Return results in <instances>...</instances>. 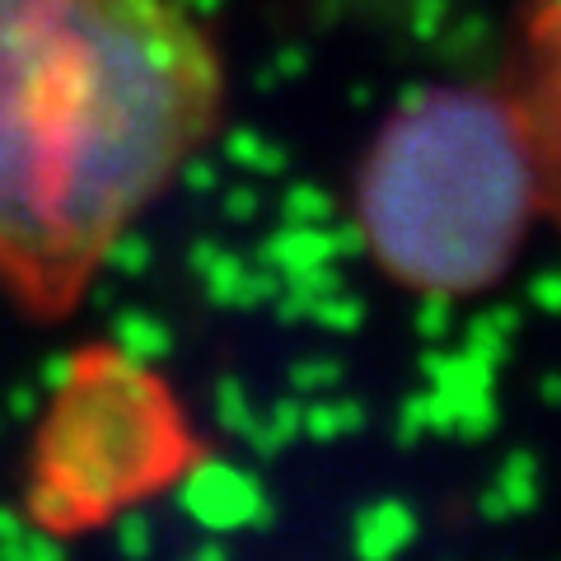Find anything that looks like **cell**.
I'll return each instance as SVG.
<instances>
[{
  "label": "cell",
  "mask_w": 561,
  "mask_h": 561,
  "mask_svg": "<svg viewBox=\"0 0 561 561\" xmlns=\"http://www.w3.org/2000/svg\"><path fill=\"white\" fill-rule=\"evenodd\" d=\"M351 253H360L351 225L342 230L337 220L332 225H290V220H280L276 230L262 239L257 262H267V267L280 272V280H286V276H300V272H313V267H332V262H342Z\"/></svg>",
  "instance_id": "52a82bcc"
},
{
  "label": "cell",
  "mask_w": 561,
  "mask_h": 561,
  "mask_svg": "<svg viewBox=\"0 0 561 561\" xmlns=\"http://www.w3.org/2000/svg\"><path fill=\"white\" fill-rule=\"evenodd\" d=\"M342 379H346V365L332 360V356H305V360L290 365V393L319 398V393L342 389Z\"/></svg>",
  "instance_id": "7402d4cb"
},
{
  "label": "cell",
  "mask_w": 561,
  "mask_h": 561,
  "mask_svg": "<svg viewBox=\"0 0 561 561\" xmlns=\"http://www.w3.org/2000/svg\"><path fill=\"white\" fill-rule=\"evenodd\" d=\"M529 300L542 313H561V272H538L529 280Z\"/></svg>",
  "instance_id": "83f0119b"
},
{
  "label": "cell",
  "mask_w": 561,
  "mask_h": 561,
  "mask_svg": "<svg viewBox=\"0 0 561 561\" xmlns=\"http://www.w3.org/2000/svg\"><path fill=\"white\" fill-rule=\"evenodd\" d=\"M365 426V408L356 398H332V393H319L300 412V435L313 445H337L346 435H356Z\"/></svg>",
  "instance_id": "5bb4252c"
},
{
  "label": "cell",
  "mask_w": 561,
  "mask_h": 561,
  "mask_svg": "<svg viewBox=\"0 0 561 561\" xmlns=\"http://www.w3.org/2000/svg\"><path fill=\"white\" fill-rule=\"evenodd\" d=\"M262 179H249V183H225L220 187V206H225V220L230 225H253L262 216Z\"/></svg>",
  "instance_id": "cb8c5ba5"
},
{
  "label": "cell",
  "mask_w": 561,
  "mask_h": 561,
  "mask_svg": "<svg viewBox=\"0 0 561 561\" xmlns=\"http://www.w3.org/2000/svg\"><path fill=\"white\" fill-rule=\"evenodd\" d=\"M183 515L197 524L202 534H249V529H272V501L262 482L249 468H239L230 459H216L206 454L187 468V478L173 486Z\"/></svg>",
  "instance_id": "5b68a950"
},
{
  "label": "cell",
  "mask_w": 561,
  "mask_h": 561,
  "mask_svg": "<svg viewBox=\"0 0 561 561\" xmlns=\"http://www.w3.org/2000/svg\"><path fill=\"white\" fill-rule=\"evenodd\" d=\"M38 408L20 515L61 542L169 496L210 454L169 379L117 342H84L51 360Z\"/></svg>",
  "instance_id": "3957f363"
},
{
  "label": "cell",
  "mask_w": 561,
  "mask_h": 561,
  "mask_svg": "<svg viewBox=\"0 0 561 561\" xmlns=\"http://www.w3.org/2000/svg\"><path fill=\"white\" fill-rule=\"evenodd\" d=\"M179 183H187L197 197H210V192L225 187V160H210V154L192 150L183 160V169H179Z\"/></svg>",
  "instance_id": "d4e9b609"
},
{
  "label": "cell",
  "mask_w": 561,
  "mask_h": 561,
  "mask_svg": "<svg viewBox=\"0 0 561 561\" xmlns=\"http://www.w3.org/2000/svg\"><path fill=\"white\" fill-rule=\"evenodd\" d=\"M300 412H305L300 393L272 402V408L257 416V426L249 435V449L262 454V459H276V454H286L295 440H300Z\"/></svg>",
  "instance_id": "2e32d148"
},
{
  "label": "cell",
  "mask_w": 561,
  "mask_h": 561,
  "mask_svg": "<svg viewBox=\"0 0 561 561\" xmlns=\"http://www.w3.org/2000/svg\"><path fill=\"white\" fill-rule=\"evenodd\" d=\"M280 220L290 225H332L337 220V197L319 183H290L280 192Z\"/></svg>",
  "instance_id": "ac0fdd59"
},
{
  "label": "cell",
  "mask_w": 561,
  "mask_h": 561,
  "mask_svg": "<svg viewBox=\"0 0 561 561\" xmlns=\"http://www.w3.org/2000/svg\"><path fill=\"white\" fill-rule=\"evenodd\" d=\"M150 262H154V243L140 225L117 230L108 239V249H103V272H117V276H140V272H150Z\"/></svg>",
  "instance_id": "d6986e66"
},
{
  "label": "cell",
  "mask_w": 561,
  "mask_h": 561,
  "mask_svg": "<svg viewBox=\"0 0 561 561\" xmlns=\"http://www.w3.org/2000/svg\"><path fill=\"white\" fill-rule=\"evenodd\" d=\"M216 416H220V426L234 435V440H243L249 445V435H253V426H257V416H262V408L253 402V393H249V383L243 379H234V375H225L220 383H216Z\"/></svg>",
  "instance_id": "e0dca14e"
},
{
  "label": "cell",
  "mask_w": 561,
  "mask_h": 561,
  "mask_svg": "<svg viewBox=\"0 0 561 561\" xmlns=\"http://www.w3.org/2000/svg\"><path fill=\"white\" fill-rule=\"evenodd\" d=\"M435 435H454V398L440 389H426L416 398H402V408L393 416V440L398 449H412Z\"/></svg>",
  "instance_id": "8fae6325"
},
{
  "label": "cell",
  "mask_w": 561,
  "mask_h": 561,
  "mask_svg": "<svg viewBox=\"0 0 561 561\" xmlns=\"http://www.w3.org/2000/svg\"><path fill=\"white\" fill-rule=\"evenodd\" d=\"M505 84L519 99L542 164V220L561 230V0H524Z\"/></svg>",
  "instance_id": "277c9868"
},
{
  "label": "cell",
  "mask_w": 561,
  "mask_h": 561,
  "mask_svg": "<svg viewBox=\"0 0 561 561\" xmlns=\"http://www.w3.org/2000/svg\"><path fill=\"white\" fill-rule=\"evenodd\" d=\"M61 552L66 542L43 534L38 524H28L20 505H0V561H51Z\"/></svg>",
  "instance_id": "9a60e30c"
},
{
  "label": "cell",
  "mask_w": 561,
  "mask_h": 561,
  "mask_svg": "<svg viewBox=\"0 0 561 561\" xmlns=\"http://www.w3.org/2000/svg\"><path fill=\"white\" fill-rule=\"evenodd\" d=\"M220 108L216 38L179 0H0V295L76 313Z\"/></svg>",
  "instance_id": "6da1fadb"
},
{
  "label": "cell",
  "mask_w": 561,
  "mask_h": 561,
  "mask_svg": "<svg viewBox=\"0 0 561 561\" xmlns=\"http://www.w3.org/2000/svg\"><path fill=\"white\" fill-rule=\"evenodd\" d=\"M305 66H309V51H300V47H280L276 57H272V66L262 70V84L267 90H276V84H290V80H300L305 76Z\"/></svg>",
  "instance_id": "4316f807"
},
{
  "label": "cell",
  "mask_w": 561,
  "mask_h": 561,
  "mask_svg": "<svg viewBox=\"0 0 561 561\" xmlns=\"http://www.w3.org/2000/svg\"><path fill=\"white\" fill-rule=\"evenodd\" d=\"M519 328H524V309H515V305H486L482 313H472V319L463 323L459 337H463V351H472L478 360H486V365H496V370H501V360L511 356Z\"/></svg>",
  "instance_id": "30bf717a"
},
{
  "label": "cell",
  "mask_w": 561,
  "mask_h": 561,
  "mask_svg": "<svg viewBox=\"0 0 561 561\" xmlns=\"http://www.w3.org/2000/svg\"><path fill=\"white\" fill-rule=\"evenodd\" d=\"M538 220L542 164L505 80L402 94L351 183L360 253L412 295L496 290Z\"/></svg>",
  "instance_id": "7a4b0ae2"
},
{
  "label": "cell",
  "mask_w": 561,
  "mask_h": 561,
  "mask_svg": "<svg viewBox=\"0 0 561 561\" xmlns=\"http://www.w3.org/2000/svg\"><path fill=\"white\" fill-rule=\"evenodd\" d=\"M538 496H542L538 459H534L529 449H515V454H505L501 468H496V478H491L486 496H482V515L491 524L515 519V515H529L534 505H538Z\"/></svg>",
  "instance_id": "9c48e42d"
},
{
  "label": "cell",
  "mask_w": 561,
  "mask_h": 561,
  "mask_svg": "<svg viewBox=\"0 0 561 561\" xmlns=\"http://www.w3.org/2000/svg\"><path fill=\"white\" fill-rule=\"evenodd\" d=\"M113 342L127 351V356H136V360L160 365L173 351V328L160 319V313H150V309H122L113 319Z\"/></svg>",
  "instance_id": "4fadbf2b"
},
{
  "label": "cell",
  "mask_w": 561,
  "mask_h": 561,
  "mask_svg": "<svg viewBox=\"0 0 561 561\" xmlns=\"http://www.w3.org/2000/svg\"><path fill=\"white\" fill-rule=\"evenodd\" d=\"M454 20V0H412V33L421 43H440Z\"/></svg>",
  "instance_id": "484cf974"
},
{
  "label": "cell",
  "mask_w": 561,
  "mask_h": 561,
  "mask_svg": "<svg viewBox=\"0 0 561 561\" xmlns=\"http://www.w3.org/2000/svg\"><path fill=\"white\" fill-rule=\"evenodd\" d=\"M187 267L197 276L202 295L220 309H262V305H272L280 290V272H272L267 262H249L243 253L225 249L216 239L192 243Z\"/></svg>",
  "instance_id": "8992f818"
},
{
  "label": "cell",
  "mask_w": 561,
  "mask_h": 561,
  "mask_svg": "<svg viewBox=\"0 0 561 561\" xmlns=\"http://www.w3.org/2000/svg\"><path fill=\"white\" fill-rule=\"evenodd\" d=\"M412 538H416V515L393 496L370 501L356 519H351V548H356L360 557H370V561L398 557Z\"/></svg>",
  "instance_id": "ba28073f"
},
{
  "label": "cell",
  "mask_w": 561,
  "mask_h": 561,
  "mask_svg": "<svg viewBox=\"0 0 561 561\" xmlns=\"http://www.w3.org/2000/svg\"><path fill=\"white\" fill-rule=\"evenodd\" d=\"M38 402H43V389H38V383H28V389H14V393H10V416H14V421H33Z\"/></svg>",
  "instance_id": "f1b7e54d"
},
{
  "label": "cell",
  "mask_w": 561,
  "mask_h": 561,
  "mask_svg": "<svg viewBox=\"0 0 561 561\" xmlns=\"http://www.w3.org/2000/svg\"><path fill=\"white\" fill-rule=\"evenodd\" d=\"M113 542H117V552L127 557V561L150 557V548H154V529H150L146 505H131V511H122V515L113 519Z\"/></svg>",
  "instance_id": "603a6c76"
},
{
  "label": "cell",
  "mask_w": 561,
  "mask_h": 561,
  "mask_svg": "<svg viewBox=\"0 0 561 561\" xmlns=\"http://www.w3.org/2000/svg\"><path fill=\"white\" fill-rule=\"evenodd\" d=\"M220 160H230L234 169L249 173V179H276V173H286L290 150L280 146L276 136L257 131V127H230V131H225Z\"/></svg>",
  "instance_id": "7c38bea8"
},
{
  "label": "cell",
  "mask_w": 561,
  "mask_h": 561,
  "mask_svg": "<svg viewBox=\"0 0 561 561\" xmlns=\"http://www.w3.org/2000/svg\"><path fill=\"white\" fill-rule=\"evenodd\" d=\"M179 5H183V10H192L197 20H210V14H216V10L225 5V0H179Z\"/></svg>",
  "instance_id": "f546056e"
},
{
  "label": "cell",
  "mask_w": 561,
  "mask_h": 561,
  "mask_svg": "<svg viewBox=\"0 0 561 561\" xmlns=\"http://www.w3.org/2000/svg\"><path fill=\"white\" fill-rule=\"evenodd\" d=\"M309 323H319L323 332H337V337H351V332L365 323V300L342 280L337 290H328L323 300L309 309Z\"/></svg>",
  "instance_id": "ffe728a7"
},
{
  "label": "cell",
  "mask_w": 561,
  "mask_h": 561,
  "mask_svg": "<svg viewBox=\"0 0 561 561\" xmlns=\"http://www.w3.org/2000/svg\"><path fill=\"white\" fill-rule=\"evenodd\" d=\"M454 323H459V300H445V295H421L412 309V328L426 346H445L454 337Z\"/></svg>",
  "instance_id": "44dd1931"
}]
</instances>
